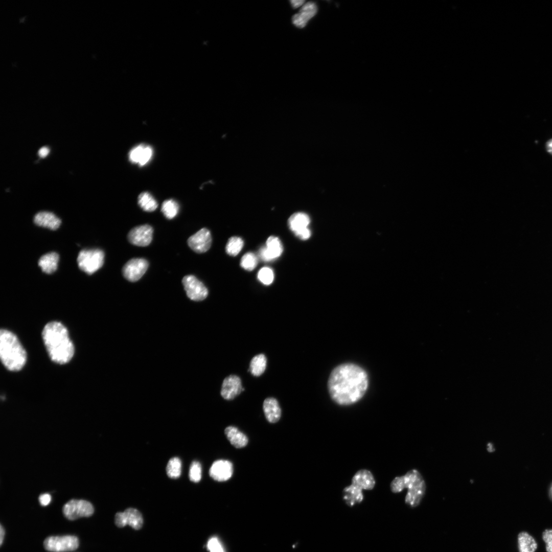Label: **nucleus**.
I'll list each match as a JSON object with an SVG mask.
<instances>
[{
  "mask_svg": "<svg viewBox=\"0 0 552 552\" xmlns=\"http://www.w3.org/2000/svg\"><path fill=\"white\" fill-rule=\"evenodd\" d=\"M369 384L366 371L357 364L347 362L337 365L332 370L327 387L330 397L335 403L348 406L357 403L363 397Z\"/></svg>",
  "mask_w": 552,
  "mask_h": 552,
  "instance_id": "1",
  "label": "nucleus"
},
{
  "mask_svg": "<svg viewBox=\"0 0 552 552\" xmlns=\"http://www.w3.org/2000/svg\"><path fill=\"white\" fill-rule=\"evenodd\" d=\"M42 339L51 359L58 364L68 362L74 354V346L67 329L61 323L53 321L44 326Z\"/></svg>",
  "mask_w": 552,
  "mask_h": 552,
  "instance_id": "2",
  "label": "nucleus"
},
{
  "mask_svg": "<svg viewBox=\"0 0 552 552\" xmlns=\"http://www.w3.org/2000/svg\"><path fill=\"white\" fill-rule=\"evenodd\" d=\"M0 357L10 371L20 370L27 361V354L17 336L6 329L0 331Z\"/></svg>",
  "mask_w": 552,
  "mask_h": 552,
  "instance_id": "3",
  "label": "nucleus"
},
{
  "mask_svg": "<svg viewBox=\"0 0 552 552\" xmlns=\"http://www.w3.org/2000/svg\"><path fill=\"white\" fill-rule=\"evenodd\" d=\"M390 487L393 493H398L405 488H408L405 502L412 507L419 503L425 490V482L416 470H411L403 476L396 477Z\"/></svg>",
  "mask_w": 552,
  "mask_h": 552,
  "instance_id": "4",
  "label": "nucleus"
},
{
  "mask_svg": "<svg viewBox=\"0 0 552 552\" xmlns=\"http://www.w3.org/2000/svg\"><path fill=\"white\" fill-rule=\"evenodd\" d=\"M104 253L99 249H84L81 250L77 257L79 268L88 274L99 270L103 265Z\"/></svg>",
  "mask_w": 552,
  "mask_h": 552,
  "instance_id": "5",
  "label": "nucleus"
},
{
  "mask_svg": "<svg viewBox=\"0 0 552 552\" xmlns=\"http://www.w3.org/2000/svg\"><path fill=\"white\" fill-rule=\"evenodd\" d=\"M44 548L53 552H66L76 550L79 546V540L76 536L65 535L51 536L43 542Z\"/></svg>",
  "mask_w": 552,
  "mask_h": 552,
  "instance_id": "6",
  "label": "nucleus"
},
{
  "mask_svg": "<svg viewBox=\"0 0 552 552\" xmlns=\"http://www.w3.org/2000/svg\"><path fill=\"white\" fill-rule=\"evenodd\" d=\"M64 516L70 520L84 517H89L94 512L92 504L82 499H72L66 503L62 508Z\"/></svg>",
  "mask_w": 552,
  "mask_h": 552,
  "instance_id": "7",
  "label": "nucleus"
},
{
  "mask_svg": "<svg viewBox=\"0 0 552 552\" xmlns=\"http://www.w3.org/2000/svg\"><path fill=\"white\" fill-rule=\"evenodd\" d=\"M310 222L309 216L303 212L293 214L288 220L290 229L302 240H306L311 236V231L308 228Z\"/></svg>",
  "mask_w": 552,
  "mask_h": 552,
  "instance_id": "8",
  "label": "nucleus"
},
{
  "mask_svg": "<svg viewBox=\"0 0 552 552\" xmlns=\"http://www.w3.org/2000/svg\"><path fill=\"white\" fill-rule=\"evenodd\" d=\"M182 284L187 296L194 301H201L208 295V290L202 282L193 275H187L182 280Z\"/></svg>",
  "mask_w": 552,
  "mask_h": 552,
  "instance_id": "9",
  "label": "nucleus"
},
{
  "mask_svg": "<svg viewBox=\"0 0 552 552\" xmlns=\"http://www.w3.org/2000/svg\"><path fill=\"white\" fill-rule=\"evenodd\" d=\"M148 266L149 263L146 259L133 258L125 264L122 268V274L128 281L135 282L143 276Z\"/></svg>",
  "mask_w": 552,
  "mask_h": 552,
  "instance_id": "10",
  "label": "nucleus"
},
{
  "mask_svg": "<svg viewBox=\"0 0 552 552\" xmlns=\"http://www.w3.org/2000/svg\"><path fill=\"white\" fill-rule=\"evenodd\" d=\"M143 522L141 512L133 508H128L123 512H118L114 516V523L118 527L129 525L132 528L139 530L142 527Z\"/></svg>",
  "mask_w": 552,
  "mask_h": 552,
  "instance_id": "11",
  "label": "nucleus"
},
{
  "mask_svg": "<svg viewBox=\"0 0 552 552\" xmlns=\"http://www.w3.org/2000/svg\"><path fill=\"white\" fill-rule=\"evenodd\" d=\"M153 229L149 224H144L134 227L130 229L127 235L129 242L136 246H147L152 240Z\"/></svg>",
  "mask_w": 552,
  "mask_h": 552,
  "instance_id": "12",
  "label": "nucleus"
},
{
  "mask_svg": "<svg viewBox=\"0 0 552 552\" xmlns=\"http://www.w3.org/2000/svg\"><path fill=\"white\" fill-rule=\"evenodd\" d=\"M212 241L210 231L206 228H202L190 236L187 240V243L192 250L196 253L201 254L207 251L210 249Z\"/></svg>",
  "mask_w": 552,
  "mask_h": 552,
  "instance_id": "13",
  "label": "nucleus"
},
{
  "mask_svg": "<svg viewBox=\"0 0 552 552\" xmlns=\"http://www.w3.org/2000/svg\"><path fill=\"white\" fill-rule=\"evenodd\" d=\"M266 246L261 247L259 252L260 259L264 262H270L279 258L282 254L283 248L280 240L277 237L270 236L266 242Z\"/></svg>",
  "mask_w": 552,
  "mask_h": 552,
  "instance_id": "14",
  "label": "nucleus"
},
{
  "mask_svg": "<svg viewBox=\"0 0 552 552\" xmlns=\"http://www.w3.org/2000/svg\"><path fill=\"white\" fill-rule=\"evenodd\" d=\"M233 473V467L232 463L223 459L214 462L209 470L210 476L218 481L228 480L232 477Z\"/></svg>",
  "mask_w": 552,
  "mask_h": 552,
  "instance_id": "15",
  "label": "nucleus"
},
{
  "mask_svg": "<svg viewBox=\"0 0 552 552\" xmlns=\"http://www.w3.org/2000/svg\"><path fill=\"white\" fill-rule=\"evenodd\" d=\"M244 390L240 378L236 375H230L226 377L222 383L221 390L222 397L230 400L235 398Z\"/></svg>",
  "mask_w": 552,
  "mask_h": 552,
  "instance_id": "16",
  "label": "nucleus"
},
{
  "mask_svg": "<svg viewBox=\"0 0 552 552\" xmlns=\"http://www.w3.org/2000/svg\"><path fill=\"white\" fill-rule=\"evenodd\" d=\"M153 152V149L150 146L140 144L130 151L128 154L129 159L133 164H137L141 167L144 166L150 160Z\"/></svg>",
  "mask_w": 552,
  "mask_h": 552,
  "instance_id": "17",
  "label": "nucleus"
},
{
  "mask_svg": "<svg viewBox=\"0 0 552 552\" xmlns=\"http://www.w3.org/2000/svg\"><path fill=\"white\" fill-rule=\"evenodd\" d=\"M34 222L38 226L52 230L57 229L61 224V220L54 214L45 211L37 213L34 217Z\"/></svg>",
  "mask_w": 552,
  "mask_h": 552,
  "instance_id": "18",
  "label": "nucleus"
},
{
  "mask_svg": "<svg viewBox=\"0 0 552 552\" xmlns=\"http://www.w3.org/2000/svg\"><path fill=\"white\" fill-rule=\"evenodd\" d=\"M352 484L358 486L362 490H371L375 487V480L371 471L362 469L358 471L353 476Z\"/></svg>",
  "mask_w": 552,
  "mask_h": 552,
  "instance_id": "19",
  "label": "nucleus"
},
{
  "mask_svg": "<svg viewBox=\"0 0 552 552\" xmlns=\"http://www.w3.org/2000/svg\"><path fill=\"white\" fill-rule=\"evenodd\" d=\"M263 408L265 417L270 423H275L280 419L281 410L275 398H266L263 402Z\"/></svg>",
  "mask_w": 552,
  "mask_h": 552,
  "instance_id": "20",
  "label": "nucleus"
},
{
  "mask_svg": "<svg viewBox=\"0 0 552 552\" xmlns=\"http://www.w3.org/2000/svg\"><path fill=\"white\" fill-rule=\"evenodd\" d=\"M224 432L231 444L237 448H243L248 443L247 436L235 427H226Z\"/></svg>",
  "mask_w": 552,
  "mask_h": 552,
  "instance_id": "21",
  "label": "nucleus"
},
{
  "mask_svg": "<svg viewBox=\"0 0 552 552\" xmlns=\"http://www.w3.org/2000/svg\"><path fill=\"white\" fill-rule=\"evenodd\" d=\"M59 255L56 252L47 253L40 257L38 261V265L42 271L46 273L54 272L57 268Z\"/></svg>",
  "mask_w": 552,
  "mask_h": 552,
  "instance_id": "22",
  "label": "nucleus"
},
{
  "mask_svg": "<svg viewBox=\"0 0 552 552\" xmlns=\"http://www.w3.org/2000/svg\"><path fill=\"white\" fill-rule=\"evenodd\" d=\"M362 489L358 486L352 484L343 489V499L347 504L353 506L357 503H360L363 498Z\"/></svg>",
  "mask_w": 552,
  "mask_h": 552,
  "instance_id": "23",
  "label": "nucleus"
},
{
  "mask_svg": "<svg viewBox=\"0 0 552 552\" xmlns=\"http://www.w3.org/2000/svg\"><path fill=\"white\" fill-rule=\"evenodd\" d=\"M519 552H535L537 544L532 536L526 532H521L518 537Z\"/></svg>",
  "mask_w": 552,
  "mask_h": 552,
  "instance_id": "24",
  "label": "nucleus"
},
{
  "mask_svg": "<svg viewBox=\"0 0 552 552\" xmlns=\"http://www.w3.org/2000/svg\"><path fill=\"white\" fill-rule=\"evenodd\" d=\"M267 359L263 354L254 357L250 361L249 371L255 376H260L265 371L266 367Z\"/></svg>",
  "mask_w": 552,
  "mask_h": 552,
  "instance_id": "25",
  "label": "nucleus"
},
{
  "mask_svg": "<svg viewBox=\"0 0 552 552\" xmlns=\"http://www.w3.org/2000/svg\"><path fill=\"white\" fill-rule=\"evenodd\" d=\"M139 206L146 212H153L157 206L158 203L153 197L148 192H143L138 197Z\"/></svg>",
  "mask_w": 552,
  "mask_h": 552,
  "instance_id": "26",
  "label": "nucleus"
},
{
  "mask_svg": "<svg viewBox=\"0 0 552 552\" xmlns=\"http://www.w3.org/2000/svg\"><path fill=\"white\" fill-rule=\"evenodd\" d=\"M161 211L167 219H172L178 214L179 205L175 200L168 199L163 202Z\"/></svg>",
  "mask_w": 552,
  "mask_h": 552,
  "instance_id": "27",
  "label": "nucleus"
},
{
  "mask_svg": "<svg viewBox=\"0 0 552 552\" xmlns=\"http://www.w3.org/2000/svg\"><path fill=\"white\" fill-rule=\"evenodd\" d=\"M244 245L242 238L239 237H231L226 245V253L231 256H237L241 250Z\"/></svg>",
  "mask_w": 552,
  "mask_h": 552,
  "instance_id": "28",
  "label": "nucleus"
},
{
  "mask_svg": "<svg viewBox=\"0 0 552 552\" xmlns=\"http://www.w3.org/2000/svg\"><path fill=\"white\" fill-rule=\"evenodd\" d=\"M181 471V460L177 457L171 458L169 461L166 467L167 475L172 478H177L180 476Z\"/></svg>",
  "mask_w": 552,
  "mask_h": 552,
  "instance_id": "29",
  "label": "nucleus"
},
{
  "mask_svg": "<svg viewBox=\"0 0 552 552\" xmlns=\"http://www.w3.org/2000/svg\"><path fill=\"white\" fill-rule=\"evenodd\" d=\"M258 263L256 255L251 252H247L242 257L240 261L241 266L248 271L254 270Z\"/></svg>",
  "mask_w": 552,
  "mask_h": 552,
  "instance_id": "30",
  "label": "nucleus"
},
{
  "mask_svg": "<svg viewBox=\"0 0 552 552\" xmlns=\"http://www.w3.org/2000/svg\"><path fill=\"white\" fill-rule=\"evenodd\" d=\"M317 8L316 4L312 2L305 3L301 8L298 13L307 21L316 13Z\"/></svg>",
  "mask_w": 552,
  "mask_h": 552,
  "instance_id": "31",
  "label": "nucleus"
},
{
  "mask_svg": "<svg viewBox=\"0 0 552 552\" xmlns=\"http://www.w3.org/2000/svg\"><path fill=\"white\" fill-rule=\"evenodd\" d=\"M258 279L263 284L269 285L271 284L273 281V272L270 268L264 267L259 271L258 273Z\"/></svg>",
  "mask_w": 552,
  "mask_h": 552,
  "instance_id": "32",
  "label": "nucleus"
},
{
  "mask_svg": "<svg viewBox=\"0 0 552 552\" xmlns=\"http://www.w3.org/2000/svg\"><path fill=\"white\" fill-rule=\"evenodd\" d=\"M201 466L197 461H193L190 467L189 476L190 479L194 482H199L201 478Z\"/></svg>",
  "mask_w": 552,
  "mask_h": 552,
  "instance_id": "33",
  "label": "nucleus"
},
{
  "mask_svg": "<svg viewBox=\"0 0 552 552\" xmlns=\"http://www.w3.org/2000/svg\"><path fill=\"white\" fill-rule=\"evenodd\" d=\"M207 548L210 552H225L222 545L216 537H213L209 540Z\"/></svg>",
  "mask_w": 552,
  "mask_h": 552,
  "instance_id": "34",
  "label": "nucleus"
},
{
  "mask_svg": "<svg viewBox=\"0 0 552 552\" xmlns=\"http://www.w3.org/2000/svg\"><path fill=\"white\" fill-rule=\"evenodd\" d=\"M543 539L546 543L547 552H552V530H546L543 533Z\"/></svg>",
  "mask_w": 552,
  "mask_h": 552,
  "instance_id": "35",
  "label": "nucleus"
},
{
  "mask_svg": "<svg viewBox=\"0 0 552 552\" xmlns=\"http://www.w3.org/2000/svg\"><path fill=\"white\" fill-rule=\"evenodd\" d=\"M292 20L294 25L300 28L305 27L308 22L298 13L293 16Z\"/></svg>",
  "mask_w": 552,
  "mask_h": 552,
  "instance_id": "36",
  "label": "nucleus"
},
{
  "mask_svg": "<svg viewBox=\"0 0 552 552\" xmlns=\"http://www.w3.org/2000/svg\"><path fill=\"white\" fill-rule=\"evenodd\" d=\"M38 499L41 505L46 506L50 503L51 500V496L50 494L45 493L40 495Z\"/></svg>",
  "mask_w": 552,
  "mask_h": 552,
  "instance_id": "37",
  "label": "nucleus"
},
{
  "mask_svg": "<svg viewBox=\"0 0 552 552\" xmlns=\"http://www.w3.org/2000/svg\"><path fill=\"white\" fill-rule=\"evenodd\" d=\"M49 151V149L47 147H42L38 150V155L41 158H44L48 155Z\"/></svg>",
  "mask_w": 552,
  "mask_h": 552,
  "instance_id": "38",
  "label": "nucleus"
},
{
  "mask_svg": "<svg viewBox=\"0 0 552 552\" xmlns=\"http://www.w3.org/2000/svg\"><path fill=\"white\" fill-rule=\"evenodd\" d=\"M291 4L294 8H297L301 6H303L305 3V1H291Z\"/></svg>",
  "mask_w": 552,
  "mask_h": 552,
  "instance_id": "39",
  "label": "nucleus"
},
{
  "mask_svg": "<svg viewBox=\"0 0 552 552\" xmlns=\"http://www.w3.org/2000/svg\"><path fill=\"white\" fill-rule=\"evenodd\" d=\"M5 536V530L3 526L1 525L0 527V544L2 545Z\"/></svg>",
  "mask_w": 552,
  "mask_h": 552,
  "instance_id": "40",
  "label": "nucleus"
},
{
  "mask_svg": "<svg viewBox=\"0 0 552 552\" xmlns=\"http://www.w3.org/2000/svg\"><path fill=\"white\" fill-rule=\"evenodd\" d=\"M546 146L547 151L552 154V139L547 142Z\"/></svg>",
  "mask_w": 552,
  "mask_h": 552,
  "instance_id": "41",
  "label": "nucleus"
},
{
  "mask_svg": "<svg viewBox=\"0 0 552 552\" xmlns=\"http://www.w3.org/2000/svg\"><path fill=\"white\" fill-rule=\"evenodd\" d=\"M550 491H551V494H552V486H551V489H550Z\"/></svg>",
  "mask_w": 552,
  "mask_h": 552,
  "instance_id": "42",
  "label": "nucleus"
}]
</instances>
